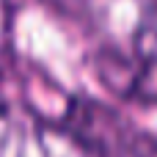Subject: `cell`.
<instances>
[{
    "label": "cell",
    "instance_id": "6da1fadb",
    "mask_svg": "<svg viewBox=\"0 0 157 157\" xmlns=\"http://www.w3.org/2000/svg\"><path fill=\"white\" fill-rule=\"evenodd\" d=\"M0 157H61L47 130L19 113L0 110Z\"/></svg>",
    "mask_w": 157,
    "mask_h": 157
},
{
    "label": "cell",
    "instance_id": "7a4b0ae2",
    "mask_svg": "<svg viewBox=\"0 0 157 157\" xmlns=\"http://www.w3.org/2000/svg\"><path fill=\"white\" fill-rule=\"evenodd\" d=\"M127 94L141 99V102L157 105V58H146L132 69Z\"/></svg>",
    "mask_w": 157,
    "mask_h": 157
},
{
    "label": "cell",
    "instance_id": "3957f363",
    "mask_svg": "<svg viewBox=\"0 0 157 157\" xmlns=\"http://www.w3.org/2000/svg\"><path fill=\"white\" fill-rule=\"evenodd\" d=\"M141 157H157V149H155V152H149V155H141Z\"/></svg>",
    "mask_w": 157,
    "mask_h": 157
}]
</instances>
